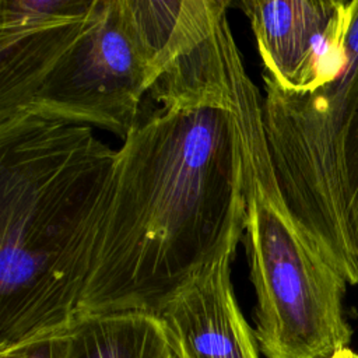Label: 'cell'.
Returning <instances> with one entry per match:
<instances>
[{"label": "cell", "mask_w": 358, "mask_h": 358, "mask_svg": "<svg viewBox=\"0 0 358 358\" xmlns=\"http://www.w3.org/2000/svg\"><path fill=\"white\" fill-rule=\"evenodd\" d=\"M239 130L225 103L159 105L117 148L81 316L157 315L245 232Z\"/></svg>", "instance_id": "obj_1"}, {"label": "cell", "mask_w": 358, "mask_h": 358, "mask_svg": "<svg viewBox=\"0 0 358 358\" xmlns=\"http://www.w3.org/2000/svg\"><path fill=\"white\" fill-rule=\"evenodd\" d=\"M116 158L85 124L0 123V351L77 323Z\"/></svg>", "instance_id": "obj_2"}, {"label": "cell", "mask_w": 358, "mask_h": 358, "mask_svg": "<svg viewBox=\"0 0 358 358\" xmlns=\"http://www.w3.org/2000/svg\"><path fill=\"white\" fill-rule=\"evenodd\" d=\"M241 148L259 348L267 358H331L352 336L343 309L347 281L287 207L263 134H245Z\"/></svg>", "instance_id": "obj_3"}, {"label": "cell", "mask_w": 358, "mask_h": 358, "mask_svg": "<svg viewBox=\"0 0 358 358\" xmlns=\"http://www.w3.org/2000/svg\"><path fill=\"white\" fill-rule=\"evenodd\" d=\"M263 84V130L281 196L322 257L355 285L345 145L358 106V17L347 36V64L334 81L308 94L284 91L264 74Z\"/></svg>", "instance_id": "obj_4"}, {"label": "cell", "mask_w": 358, "mask_h": 358, "mask_svg": "<svg viewBox=\"0 0 358 358\" xmlns=\"http://www.w3.org/2000/svg\"><path fill=\"white\" fill-rule=\"evenodd\" d=\"M158 77L159 67L131 1L96 0L83 31L0 123L35 116L101 127L124 140Z\"/></svg>", "instance_id": "obj_5"}, {"label": "cell", "mask_w": 358, "mask_h": 358, "mask_svg": "<svg viewBox=\"0 0 358 358\" xmlns=\"http://www.w3.org/2000/svg\"><path fill=\"white\" fill-rule=\"evenodd\" d=\"M267 76L288 92L334 81L347 64V36L358 0H243Z\"/></svg>", "instance_id": "obj_6"}, {"label": "cell", "mask_w": 358, "mask_h": 358, "mask_svg": "<svg viewBox=\"0 0 358 358\" xmlns=\"http://www.w3.org/2000/svg\"><path fill=\"white\" fill-rule=\"evenodd\" d=\"M235 253L229 249L220 255L158 310L178 358H259L255 330L231 282Z\"/></svg>", "instance_id": "obj_7"}, {"label": "cell", "mask_w": 358, "mask_h": 358, "mask_svg": "<svg viewBox=\"0 0 358 358\" xmlns=\"http://www.w3.org/2000/svg\"><path fill=\"white\" fill-rule=\"evenodd\" d=\"M96 0H0V120L83 31Z\"/></svg>", "instance_id": "obj_8"}, {"label": "cell", "mask_w": 358, "mask_h": 358, "mask_svg": "<svg viewBox=\"0 0 358 358\" xmlns=\"http://www.w3.org/2000/svg\"><path fill=\"white\" fill-rule=\"evenodd\" d=\"M70 358H178L161 319L148 312L78 317Z\"/></svg>", "instance_id": "obj_9"}, {"label": "cell", "mask_w": 358, "mask_h": 358, "mask_svg": "<svg viewBox=\"0 0 358 358\" xmlns=\"http://www.w3.org/2000/svg\"><path fill=\"white\" fill-rule=\"evenodd\" d=\"M71 329L3 350L0 358H70Z\"/></svg>", "instance_id": "obj_10"}, {"label": "cell", "mask_w": 358, "mask_h": 358, "mask_svg": "<svg viewBox=\"0 0 358 358\" xmlns=\"http://www.w3.org/2000/svg\"><path fill=\"white\" fill-rule=\"evenodd\" d=\"M345 166H347V192H348V213L351 231L358 252V106L350 124L347 145H345Z\"/></svg>", "instance_id": "obj_11"}, {"label": "cell", "mask_w": 358, "mask_h": 358, "mask_svg": "<svg viewBox=\"0 0 358 358\" xmlns=\"http://www.w3.org/2000/svg\"><path fill=\"white\" fill-rule=\"evenodd\" d=\"M331 358H358V354L355 351H352L351 348L345 347V348H341L340 351H337Z\"/></svg>", "instance_id": "obj_12"}]
</instances>
